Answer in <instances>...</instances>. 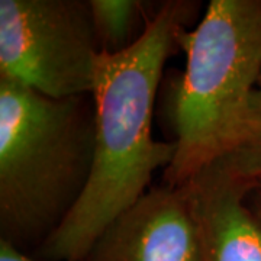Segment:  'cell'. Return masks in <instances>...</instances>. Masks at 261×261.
<instances>
[{"label": "cell", "mask_w": 261, "mask_h": 261, "mask_svg": "<svg viewBox=\"0 0 261 261\" xmlns=\"http://www.w3.org/2000/svg\"><path fill=\"white\" fill-rule=\"evenodd\" d=\"M197 3L164 2L137 42L118 54L100 53L92 99L94 160L79 203L39 247L48 261H84L116 216L147 193L152 174L171 164L176 142L152 137V111L163 68Z\"/></svg>", "instance_id": "obj_1"}, {"label": "cell", "mask_w": 261, "mask_h": 261, "mask_svg": "<svg viewBox=\"0 0 261 261\" xmlns=\"http://www.w3.org/2000/svg\"><path fill=\"white\" fill-rule=\"evenodd\" d=\"M92 96L53 99L0 77V240L41 247L73 211L94 160Z\"/></svg>", "instance_id": "obj_2"}, {"label": "cell", "mask_w": 261, "mask_h": 261, "mask_svg": "<svg viewBox=\"0 0 261 261\" xmlns=\"http://www.w3.org/2000/svg\"><path fill=\"white\" fill-rule=\"evenodd\" d=\"M180 47L186 70L173 105L177 151L164 170L170 187L189 183L248 138L261 77V0H211Z\"/></svg>", "instance_id": "obj_3"}, {"label": "cell", "mask_w": 261, "mask_h": 261, "mask_svg": "<svg viewBox=\"0 0 261 261\" xmlns=\"http://www.w3.org/2000/svg\"><path fill=\"white\" fill-rule=\"evenodd\" d=\"M99 56L89 0H0V77L53 99L92 96Z\"/></svg>", "instance_id": "obj_4"}, {"label": "cell", "mask_w": 261, "mask_h": 261, "mask_svg": "<svg viewBox=\"0 0 261 261\" xmlns=\"http://www.w3.org/2000/svg\"><path fill=\"white\" fill-rule=\"evenodd\" d=\"M84 261H202L189 186L147 192L106 226Z\"/></svg>", "instance_id": "obj_5"}, {"label": "cell", "mask_w": 261, "mask_h": 261, "mask_svg": "<svg viewBox=\"0 0 261 261\" xmlns=\"http://www.w3.org/2000/svg\"><path fill=\"white\" fill-rule=\"evenodd\" d=\"M200 231L202 261H261V219L245 205L258 177L228 154L186 183Z\"/></svg>", "instance_id": "obj_6"}, {"label": "cell", "mask_w": 261, "mask_h": 261, "mask_svg": "<svg viewBox=\"0 0 261 261\" xmlns=\"http://www.w3.org/2000/svg\"><path fill=\"white\" fill-rule=\"evenodd\" d=\"M100 53L118 54L137 42L147 23L145 3L140 0H89Z\"/></svg>", "instance_id": "obj_7"}, {"label": "cell", "mask_w": 261, "mask_h": 261, "mask_svg": "<svg viewBox=\"0 0 261 261\" xmlns=\"http://www.w3.org/2000/svg\"><path fill=\"white\" fill-rule=\"evenodd\" d=\"M240 157L244 160L247 167L252 173L261 176V77L254 92L251 102V116H250V130L248 138L244 147L237 151Z\"/></svg>", "instance_id": "obj_8"}, {"label": "cell", "mask_w": 261, "mask_h": 261, "mask_svg": "<svg viewBox=\"0 0 261 261\" xmlns=\"http://www.w3.org/2000/svg\"><path fill=\"white\" fill-rule=\"evenodd\" d=\"M0 261H41L29 257L28 254L16 248L8 241L0 240Z\"/></svg>", "instance_id": "obj_9"}, {"label": "cell", "mask_w": 261, "mask_h": 261, "mask_svg": "<svg viewBox=\"0 0 261 261\" xmlns=\"http://www.w3.org/2000/svg\"><path fill=\"white\" fill-rule=\"evenodd\" d=\"M257 215H258V218L261 219V197L258 199V203H257Z\"/></svg>", "instance_id": "obj_10"}, {"label": "cell", "mask_w": 261, "mask_h": 261, "mask_svg": "<svg viewBox=\"0 0 261 261\" xmlns=\"http://www.w3.org/2000/svg\"><path fill=\"white\" fill-rule=\"evenodd\" d=\"M257 187H258V189H260V190H261V176H260V177H258V186H257Z\"/></svg>", "instance_id": "obj_11"}]
</instances>
